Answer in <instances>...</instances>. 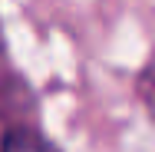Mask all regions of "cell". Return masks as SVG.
<instances>
[{
    "mask_svg": "<svg viewBox=\"0 0 155 152\" xmlns=\"http://www.w3.org/2000/svg\"><path fill=\"white\" fill-rule=\"evenodd\" d=\"M0 152H60V149L33 126H10L0 136Z\"/></svg>",
    "mask_w": 155,
    "mask_h": 152,
    "instance_id": "cell-1",
    "label": "cell"
},
{
    "mask_svg": "<svg viewBox=\"0 0 155 152\" xmlns=\"http://www.w3.org/2000/svg\"><path fill=\"white\" fill-rule=\"evenodd\" d=\"M139 96L145 99V106H149V113H152V119H155V66H149V69L142 73V79H139Z\"/></svg>",
    "mask_w": 155,
    "mask_h": 152,
    "instance_id": "cell-2",
    "label": "cell"
}]
</instances>
